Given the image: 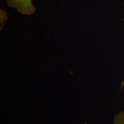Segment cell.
Returning a JSON list of instances; mask_svg holds the SVG:
<instances>
[{
    "label": "cell",
    "mask_w": 124,
    "mask_h": 124,
    "mask_svg": "<svg viewBox=\"0 0 124 124\" xmlns=\"http://www.w3.org/2000/svg\"><path fill=\"white\" fill-rule=\"evenodd\" d=\"M8 6L23 14L31 15L36 12L32 0H7Z\"/></svg>",
    "instance_id": "obj_1"
},
{
    "label": "cell",
    "mask_w": 124,
    "mask_h": 124,
    "mask_svg": "<svg viewBox=\"0 0 124 124\" xmlns=\"http://www.w3.org/2000/svg\"><path fill=\"white\" fill-rule=\"evenodd\" d=\"M113 124H124V110L120 111L115 116Z\"/></svg>",
    "instance_id": "obj_2"
}]
</instances>
